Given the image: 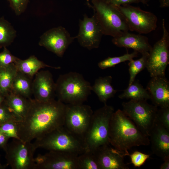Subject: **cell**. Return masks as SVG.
Listing matches in <instances>:
<instances>
[{"label":"cell","mask_w":169,"mask_h":169,"mask_svg":"<svg viewBox=\"0 0 169 169\" xmlns=\"http://www.w3.org/2000/svg\"><path fill=\"white\" fill-rule=\"evenodd\" d=\"M12 120L17 121L3 101L0 105V126Z\"/></svg>","instance_id":"34"},{"label":"cell","mask_w":169,"mask_h":169,"mask_svg":"<svg viewBox=\"0 0 169 169\" xmlns=\"http://www.w3.org/2000/svg\"><path fill=\"white\" fill-rule=\"evenodd\" d=\"M56 85L53 76L48 70L38 71L32 83V92L34 99L41 102L54 99L56 96Z\"/></svg>","instance_id":"15"},{"label":"cell","mask_w":169,"mask_h":169,"mask_svg":"<svg viewBox=\"0 0 169 169\" xmlns=\"http://www.w3.org/2000/svg\"><path fill=\"white\" fill-rule=\"evenodd\" d=\"M149 137L154 154L163 160L169 156V131L155 121Z\"/></svg>","instance_id":"18"},{"label":"cell","mask_w":169,"mask_h":169,"mask_svg":"<svg viewBox=\"0 0 169 169\" xmlns=\"http://www.w3.org/2000/svg\"><path fill=\"white\" fill-rule=\"evenodd\" d=\"M32 79V78L18 71L10 92L27 98H31L33 94Z\"/></svg>","instance_id":"23"},{"label":"cell","mask_w":169,"mask_h":169,"mask_svg":"<svg viewBox=\"0 0 169 169\" xmlns=\"http://www.w3.org/2000/svg\"><path fill=\"white\" fill-rule=\"evenodd\" d=\"M11 7L17 15L23 13L26 8L29 0H8Z\"/></svg>","instance_id":"35"},{"label":"cell","mask_w":169,"mask_h":169,"mask_svg":"<svg viewBox=\"0 0 169 169\" xmlns=\"http://www.w3.org/2000/svg\"><path fill=\"white\" fill-rule=\"evenodd\" d=\"M36 149L31 142L13 138L5 151L8 164L12 169H35L34 154Z\"/></svg>","instance_id":"8"},{"label":"cell","mask_w":169,"mask_h":169,"mask_svg":"<svg viewBox=\"0 0 169 169\" xmlns=\"http://www.w3.org/2000/svg\"><path fill=\"white\" fill-rule=\"evenodd\" d=\"M164 162L160 166V169H169V156L163 159Z\"/></svg>","instance_id":"38"},{"label":"cell","mask_w":169,"mask_h":169,"mask_svg":"<svg viewBox=\"0 0 169 169\" xmlns=\"http://www.w3.org/2000/svg\"><path fill=\"white\" fill-rule=\"evenodd\" d=\"M4 102L18 121H21L26 115L30 105V98L10 92L5 97Z\"/></svg>","instance_id":"20"},{"label":"cell","mask_w":169,"mask_h":169,"mask_svg":"<svg viewBox=\"0 0 169 169\" xmlns=\"http://www.w3.org/2000/svg\"><path fill=\"white\" fill-rule=\"evenodd\" d=\"M109 142L113 147L126 156H129L128 150L133 147L150 145L149 137L120 109L114 112L111 119Z\"/></svg>","instance_id":"2"},{"label":"cell","mask_w":169,"mask_h":169,"mask_svg":"<svg viewBox=\"0 0 169 169\" xmlns=\"http://www.w3.org/2000/svg\"><path fill=\"white\" fill-rule=\"evenodd\" d=\"M160 7L164 8L169 6V0H160Z\"/></svg>","instance_id":"39"},{"label":"cell","mask_w":169,"mask_h":169,"mask_svg":"<svg viewBox=\"0 0 169 169\" xmlns=\"http://www.w3.org/2000/svg\"><path fill=\"white\" fill-rule=\"evenodd\" d=\"M92 3L103 35L114 38L129 31L125 19L117 7L108 0H92Z\"/></svg>","instance_id":"5"},{"label":"cell","mask_w":169,"mask_h":169,"mask_svg":"<svg viewBox=\"0 0 169 169\" xmlns=\"http://www.w3.org/2000/svg\"><path fill=\"white\" fill-rule=\"evenodd\" d=\"M110 145L101 146L92 151L100 169H129L124 161V157L126 155Z\"/></svg>","instance_id":"16"},{"label":"cell","mask_w":169,"mask_h":169,"mask_svg":"<svg viewBox=\"0 0 169 169\" xmlns=\"http://www.w3.org/2000/svg\"><path fill=\"white\" fill-rule=\"evenodd\" d=\"M9 138L0 131V149L5 150Z\"/></svg>","instance_id":"37"},{"label":"cell","mask_w":169,"mask_h":169,"mask_svg":"<svg viewBox=\"0 0 169 169\" xmlns=\"http://www.w3.org/2000/svg\"><path fill=\"white\" fill-rule=\"evenodd\" d=\"M112 79L111 76L100 77L91 86L92 90L97 95L99 100L104 104L109 99L114 97L118 91L111 85Z\"/></svg>","instance_id":"22"},{"label":"cell","mask_w":169,"mask_h":169,"mask_svg":"<svg viewBox=\"0 0 169 169\" xmlns=\"http://www.w3.org/2000/svg\"><path fill=\"white\" fill-rule=\"evenodd\" d=\"M163 34L161 38L152 47L148 58L146 68L151 77L165 76L169 61V33L165 20H162Z\"/></svg>","instance_id":"9"},{"label":"cell","mask_w":169,"mask_h":169,"mask_svg":"<svg viewBox=\"0 0 169 169\" xmlns=\"http://www.w3.org/2000/svg\"><path fill=\"white\" fill-rule=\"evenodd\" d=\"M112 42L117 47L131 49L142 55L149 54L152 47L147 37L129 32L113 38Z\"/></svg>","instance_id":"19"},{"label":"cell","mask_w":169,"mask_h":169,"mask_svg":"<svg viewBox=\"0 0 169 169\" xmlns=\"http://www.w3.org/2000/svg\"><path fill=\"white\" fill-rule=\"evenodd\" d=\"M142 55V57L136 60L132 59L129 61L128 66L130 79L128 85H131L135 80L136 75L146 68L149 54Z\"/></svg>","instance_id":"28"},{"label":"cell","mask_w":169,"mask_h":169,"mask_svg":"<svg viewBox=\"0 0 169 169\" xmlns=\"http://www.w3.org/2000/svg\"><path fill=\"white\" fill-rule=\"evenodd\" d=\"M4 97L0 94V105L4 101Z\"/></svg>","instance_id":"40"},{"label":"cell","mask_w":169,"mask_h":169,"mask_svg":"<svg viewBox=\"0 0 169 169\" xmlns=\"http://www.w3.org/2000/svg\"><path fill=\"white\" fill-rule=\"evenodd\" d=\"M76 38L62 26L51 28L41 37L39 45L59 57H62L69 45Z\"/></svg>","instance_id":"14"},{"label":"cell","mask_w":169,"mask_h":169,"mask_svg":"<svg viewBox=\"0 0 169 169\" xmlns=\"http://www.w3.org/2000/svg\"><path fill=\"white\" fill-rule=\"evenodd\" d=\"M16 34V32L11 24L3 18H0V47L11 44Z\"/></svg>","instance_id":"26"},{"label":"cell","mask_w":169,"mask_h":169,"mask_svg":"<svg viewBox=\"0 0 169 169\" xmlns=\"http://www.w3.org/2000/svg\"><path fill=\"white\" fill-rule=\"evenodd\" d=\"M30 102L25 117L18 121L19 139L31 142L64 126L65 104L55 99L41 102L31 98Z\"/></svg>","instance_id":"1"},{"label":"cell","mask_w":169,"mask_h":169,"mask_svg":"<svg viewBox=\"0 0 169 169\" xmlns=\"http://www.w3.org/2000/svg\"><path fill=\"white\" fill-rule=\"evenodd\" d=\"M18 59L5 48L3 51L0 53V67H4L14 63Z\"/></svg>","instance_id":"33"},{"label":"cell","mask_w":169,"mask_h":169,"mask_svg":"<svg viewBox=\"0 0 169 169\" xmlns=\"http://www.w3.org/2000/svg\"><path fill=\"white\" fill-rule=\"evenodd\" d=\"M78 155L67 152L49 151L34 158L35 169H79Z\"/></svg>","instance_id":"12"},{"label":"cell","mask_w":169,"mask_h":169,"mask_svg":"<svg viewBox=\"0 0 169 169\" xmlns=\"http://www.w3.org/2000/svg\"><path fill=\"white\" fill-rule=\"evenodd\" d=\"M122 111L145 135L149 137L156 121L158 110L157 106L148 103L146 100H130L122 103Z\"/></svg>","instance_id":"7"},{"label":"cell","mask_w":169,"mask_h":169,"mask_svg":"<svg viewBox=\"0 0 169 169\" xmlns=\"http://www.w3.org/2000/svg\"><path fill=\"white\" fill-rule=\"evenodd\" d=\"M64 126L84 140L93 112L91 107L82 104H65Z\"/></svg>","instance_id":"11"},{"label":"cell","mask_w":169,"mask_h":169,"mask_svg":"<svg viewBox=\"0 0 169 169\" xmlns=\"http://www.w3.org/2000/svg\"><path fill=\"white\" fill-rule=\"evenodd\" d=\"M103 35L94 14L91 18L85 14L83 20H79V31L76 38L81 46L89 50L98 48Z\"/></svg>","instance_id":"13"},{"label":"cell","mask_w":169,"mask_h":169,"mask_svg":"<svg viewBox=\"0 0 169 169\" xmlns=\"http://www.w3.org/2000/svg\"><path fill=\"white\" fill-rule=\"evenodd\" d=\"M146 90L154 105L160 108L169 107V81L165 76L151 77Z\"/></svg>","instance_id":"17"},{"label":"cell","mask_w":169,"mask_h":169,"mask_svg":"<svg viewBox=\"0 0 169 169\" xmlns=\"http://www.w3.org/2000/svg\"><path fill=\"white\" fill-rule=\"evenodd\" d=\"M132 163L135 167H140L149 158L150 155L136 151L129 155Z\"/></svg>","instance_id":"32"},{"label":"cell","mask_w":169,"mask_h":169,"mask_svg":"<svg viewBox=\"0 0 169 169\" xmlns=\"http://www.w3.org/2000/svg\"><path fill=\"white\" fill-rule=\"evenodd\" d=\"M55 85L56 96L65 104H83L92 90L90 83L82 74L76 72L60 75Z\"/></svg>","instance_id":"3"},{"label":"cell","mask_w":169,"mask_h":169,"mask_svg":"<svg viewBox=\"0 0 169 169\" xmlns=\"http://www.w3.org/2000/svg\"><path fill=\"white\" fill-rule=\"evenodd\" d=\"M14 64L18 71L31 78L41 69L46 67L56 69L60 68V67H53L48 65L39 60L34 55L31 56L23 60L18 58Z\"/></svg>","instance_id":"21"},{"label":"cell","mask_w":169,"mask_h":169,"mask_svg":"<svg viewBox=\"0 0 169 169\" xmlns=\"http://www.w3.org/2000/svg\"><path fill=\"white\" fill-rule=\"evenodd\" d=\"M78 159L79 169H100L92 151H85L78 156Z\"/></svg>","instance_id":"29"},{"label":"cell","mask_w":169,"mask_h":169,"mask_svg":"<svg viewBox=\"0 0 169 169\" xmlns=\"http://www.w3.org/2000/svg\"><path fill=\"white\" fill-rule=\"evenodd\" d=\"M5 166L2 165L0 162V169H3L5 168Z\"/></svg>","instance_id":"41"},{"label":"cell","mask_w":169,"mask_h":169,"mask_svg":"<svg viewBox=\"0 0 169 169\" xmlns=\"http://www.w3.org/2000/svg\"><path fill=\"white\" fill-rule=\"evenodd\" d=\"M18 70L14 64L0 67V94L5 97L10 92Z\"/></svg>","instance_id":"24"},{"label":"cell","mask_w":169,"mask_h":169,"mask_svg":"<svg viewBox=\"0 0 169 169\" xmlns=\"http://www.w3.org/2000/svg\"><path fill=\"white\" fill-rule=\"evenodd\" d=\"M118 97L121 99L141 100L150 99V95L146 90L140 83L139 80H135Z\"/></svg>","instance_id":"25"},{"label":"cell","mask_w":169,"mask_h":169,"mask_svg":"<svg viewBox=\"0 0 169 169\" xmlns=\"http://www.w3.org/2000/svg\"><path fill=\"white\" fill-rule=\"evenodd\" d=\"M124 16L129 30L147 34L156 30L157 18L154 13L130 4L117 7Z\"/></svg>","instance_id":"10"},{"label":"cell","mask_w":169,"mask_h":169,"mask_svg":"<svg viewBox=\"0 0 169 169\" xmlns=\"http://www.w3.org/2000/svg\"><path fill=\"white\" fill-rule=\"evenodd\" d=\"M114 112L113 107L106 103L93 112L84 138L85 151H93L101 146L110 144V125Z\"/></svg>","instance_id":"4"},{"label":"cell","mask_w":169,"mask_h":169,"mask_svg":"<svg viewBox=\"0 0 169 169\" xmlns=\"http://www.w3.org/2000/svg\"><path fill=\"white\" fill-rule=\"evenodd\" d=\"M111 4L116 7L120 6L130 4L132 3H141L145 5H148L147 0H108Z\"/></svg>","instance_id":"36"},{"label":"cell","mask_w":169,"mask_h":169,"mask_svg":"<svg viewBox=\"0 0 169 169\" xmlns=\"http://www.w3.org/2000/svg\"><path fill=\"white\" fill-rule=\"evenodd\" d=\"M155 121L169 131V107L158 109Z\"/></svg>","instance_id":"31"},{"label":"cell","mask_w":169,"mask_h":169,"mask_svg":"<svg viewBox=\"0 0 169 169\" xmlns=\"http://www.w3.org/2000/svg\"><path fill=\"white\" fill-rule=\"evenodd\" d=\"M138 53L136 51L129 54L127 53L120 56L110 57L100 62L98 66L100 69H104L114 67L115 65L126 61H130L137 56Z\"/></svg>","instance_id":"27"},{"label":"cell","mask_w":169,"mask_h":169,"mask_svg":"<svg viewBox=\"0 0 169 169\" xmlns=\"http://www.w3.org/2000/svg\"><path fill=\"white\" fill-rule=\"evenodd\" d=\"M36 148L49 151L69 152L79 155L85 151L83 139L69 131L64 126L33 142Z\"/></svg>","instance_id":"6"},{"label":"cell","mask_w":169,"mask_h":169,"mask_svg":"<svg viewBox=\"0 0 169 169\" xmlns=\"http://www.w3.org/2000/svg\"><path fill=\"white\" fill-rule=\"evenodd\" d=\"M0 131L9 138L18 139V121H8L0 126Z\"/></svg>","instance_id":"30"}]
</instances>
